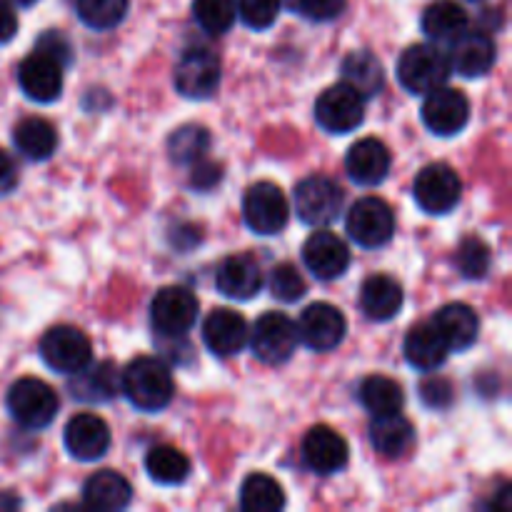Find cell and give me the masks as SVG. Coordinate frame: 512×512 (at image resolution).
Instances as JSON below:
<instances>
[{
    "label": "cell",
    "mask_w": 512,
    "mask_h": 512,
    "mask_svg": "<svg viewBox=\"0 0 512 512\" xmlns=\"http://www.w3.org/2000/svg\"><path fill=\"white\" fill-rule=\"evenodd\" d=\"M120 390L143 413H158L173 400V375L158 358L140 355L120 375Z\"/></svg>",
    "instance_id": "cell-1"
},
{
    "label": "cell",
    "mask_w": 512,
    "mask_h": 512,
    "mask_svg": "<svg viewBox=\"0 0 512 512\" xmlns=\"http://www.w3.org/2000/svg\"><path fill=\"white\" fill-rule=\"evenodd\" d=\"M8 413L28 430H43L55 420L60 408L58 393L40 378H20L5 395Z\"/></svg>",
    "instance_id": "cell-2"
},
{
    "label": "cell",
    "mask_w": 512,
    "mask_h": 512,
    "mask_svg": "<svg viewBox=\"0 0 512 512\" xmlns=\"http://www.w3.org/2000/svg\"><path fill=\"white\" fill-rule=\"evenodd\" d=\"M450 73L453 68H450L448 53L438 45H410L398 60L400 85L413 95H428L430 90L440 88L450 78Z\"/></svg>",
    "instance_id": "cell-3"
},
{
    "label": "cell",
    "mask_w": 512,
    "mask_h": 512,
    "mask_svg": "<svg viewBox=\"0 0 512 512\" xmlns=\"http://www.w3.org/2000/svg\"><path fill=\"white\" fill-rule=\"evenodd\" d=\"M255 358L265 365H283L298 348V325L285 313H263L248 333Z\"/></svg>",
    "instance_id": "cell-4"
},
{
    "label": "cell",
    "mask_w": 512,
    "mask_h": 512,
    "mask_svg": "<svg viewBox=\"0 0 512 512\" xmlns=\"http://www.w3.org/2000/svg\"><path fill=\"white\" fill-rule=\"evenodd\" d=\"M40 358L60 375H75L93 360V345L83 330L73 325H55L40 340Z\"/></svg>",
    "instance_id": "cell-5"
},
{
    "label": "cell",
    "mask_w": 512,
    "mask_h": 512,
    "mask_svg": "<svg viewBox=\"0 0 512 512\" xmlns=\"http://www.w3.org/2000/svg\"><path fill=\"white\" fill-rule=\"evenodd\" d=\"M345 203L343 188L325 175H310L300 180L293 193L295 215L305 225H330L340 215Z\"/></svg>",
    "instance_id": "cell-6"
},
{
    "label": "cell",
    "mask_w": 512,
    "mask_h": 512,
    "mask_svg": "<svg viewBox=\"0 0 512 512\" xmlns=\"http://www.w3.org/2000/svg\"><path fill=\"white\" fill-rule=\"evenodd\" d=\"M175 90L183 98L208 100L213 98L220 85V60L205 45H193L180 55L175 65Z\"/></svg>",
    "instance_id": "cell-7"
},
{
    "label": "cell",
    "mask_w": 512,
    "mask_h": 512,
    "mask_svg": "<svg viewBox=\"0 0 512 512\" xmlns=\"http://www.w3.org/2000/svg\"><path fill=\"white\" fill-rule=\"evenodd\" d=\"M463 195V183L458 173L445 163L425 165L413 185V198L418 208L428 215L453 213Z\"/></svg>",
    "instance_id": "cell-8"
},
{
    "label": "cell",
    "mask_w": 512,
    "mask_h": 512,
    "mask_svg": "<svg viewBox=\"0 0 512 512\" xmlns=\"http://www.w3.org/2000/svg\"><path fill=\"white\" fill-rule=\"evenodd\" d=\"M245 225L258 235H278L290 220V203L275 183L250 185L243 198Z\"/></svg>",
    "instance_id": "cell-9"
},
{
    "label": "cell",
    "mask_w": 512,
    "mask_h": 512,
    "mask_svg": "<svg viewBox=\"0 0 512 512\" xmlns=\"http://www.w3.org/2000/svg\"><path fill=\"white\" fill-rule=\"evenodd\" d=\"M365 118V98L348 83H338L315 100V120L333 135L353 133Z\"/></svg>",
    "instance_id": "cell-10"
},
{
    "label": "cell",
    "mask_w": 512,
    "mask_h": 512,
    "mask_svg": "<svg viewBox=\"0 0 512 512\" xmlns=\"http://www.w3.org/2000/svg\"><path fill=\"white\" fill-rule=\"evenodd\" d=\"M198 310V298L188 288L170 285V288L158 290V295L150 303V323H153L155 333L180 338L195 325Z\"/></svg>",
    "instance_id": "cell-11"
},
{
    "label": "cell",
    "mask_w": 512,
    "mask_h": 512,
    "mask_svg": "<svg viewBox=\"0 0 512 512\" xmlns=\"http://www.w3.org/2000/svg\"><path fill=\"white\" fill-rule=\"evenodd\" d=\"M345 225L353 243H358L360 248H383L393 240L395 213L385 200L360 198L350 208Z\"/></svg>",
    "instance_id": "cell-12"
},
{
    "label": "cell",
    "mask_w": 512,
    "mask_h": 512,
    "mask_svg": "<svg viewBox=\"0 0 512 512\" xmlns=\"http://www.w3.org/2000/svg\"><path fill=\"white\" fill-rule=\"evenodd\" d=\"M470 120V103L463 90L458 88H440L430 90L423 103V123L425 128L440 138L458 135Z\"/></svg>",
    "instance_id": "cell-13"
},
{
    "label": "cell",
    "mask_w": 512,
    "mask_h": 512,
    "mask_svg": "<svg viewBox=\"0 0 512 512\" xmlns=\"http://www.w3.org/2000/svg\"><path fill=\"white\" fill-rule=\"evenodd\" d=\"M348 333L345 315L330 303H313L303 310L298 323V340L315 353H330Z\"/></svg>",
    "instance_id": "cell-14"
},
{
    "label": "cell",
    "mask_w": 512,
    "mask_h": 512,
    "mask_svg": "<svg viewBox=\"0 0 512 512\" xmlns=\"http://www.w3.org/2000/svg\"><path fill=\"white\" fill-rule=\"evenodd\" d=\"M63 68L60 60L45 50L35 48L23 63L18 65V85L35 103H53L63 93Z\"/></svg>",
    "instance_id": "cell-15"
},
{
    "label": "cell",
    "mask_w": 512,
    "mask_h": 512,
    "mask_svg": "<svg viewBox=\"0 0 512 512\" xmlns=\"http://www.w3.org/2000/svg\"><path fill=\"white\" fill-rule=\"evenodd\" d=\"M65 448L80 463L100 460L110 448V428L103 418L93 413H80L65 425Z\"/></svg>",
    "instance_id": "cell-16"
},
{
    "label": "cell",
    "mask_w": 512,
    "mask_h": 512,
    "mask_svg": "<svg viewBox=\"0 0 512 512\" xmlns=\"http://www.w3.org/2000/svg\"><path fill=\"white\" fill-rule=\"evenodd\" d=\"M350 450L343 435L328 425H315L303 440V460L313 473L333 475L348 465Z\"/></svg>",
    "instance_id": "cell-17"
},
{
    "label": "cell",
    "mask_w": 512,
    "mask_h": 512,
    "mask_svg": "<svg viewBox=\"0 0 512 512\" xmlns=\"http://www.w3.org/2000/svg\"><path fill=\"white\" fill-rule=\"evenodd\" d=\"M303 260L318 280H335L348 270L350 250L330 230H318L303 245Z\"/></svg>",
    "instance_id": "cell-18"
},
{
    "label": "cell",
    "mask_w": 512,
    "mask_h": 512,
    "mask_svg": "<svg viewBox=\"0 0 512 512\" xmlns=\"http://www.w3.org/2000/svg\"><path fill=\"white\" fill-rule=\"evenodd\" d=\"M248 323L230 308H215L203 323V340L218 358H233L248 345Z\"/></svg>",
    "instance_id": "cell-19"
},
{
    "label": "cell",
    "mask_w": 512,
    "mask_h": 512,
    "mask_svg": "<svg viewBox=\"0 0 512 512\" xmlns=\"http://www.w3.org/2000/svg\"><path fill=\"white\" fill-rule=\"evenodd\" d=\"M390 163H393V158H390L388 145L378 138H363L353 143V148L348 150V158H345L350 180L365 185V188L383 183L390 173Z\"/></svg>",
    "instance_id": "cell-20"
},
{
    "label": "cell",
    "mask_w": 512,
    "mask_h": 512,
    "mask_svg": "<svg viewBox=\"0 0 512 512\" xmlns=\"http://www.w3.org/2000/svg\"><path fill=\"white\" fill-rule=\"evenodd\" d=\"M450 68L463 78H483L495 65V40L478 30H465L453 40V50L448 55Z\"/></svg>",
    "instance_id": "cell-21"
},
{
    "label": "cell",
    "mask_w": 512,
    "mask_h": 512,
    "mask_svg": "<svg viewBox=\"0 0 512 512\" xmlns=\"http://www.w3.org/2000/svg\"><path fill=\"white\" fill-rule=\"evenodd\" d=\"M215 288L225 298L250 300L263 288V273L260 265L250 255H230L218 265L215 273Z\"/></svg>",
    "instance_id": "cell-22"
},
{
    "label": "cell",
    "mask_w": 512,
    "mask_h": 512,
    "mask_svg": "<svg viewBox=\"0 0 512 512\" xmlns=\"http://www.w3.org/2000/svg\"><path fill=\"white\" fill-rule=\"evenodd\" d=\"M430 323L438 328V333L443 335V340L448 343L450 353H460V350H468L470 345H475L480 333V320L470 305L465 303H453L445 305L435 313V318Z\"/></svg>",
    "instance_id": "cell-23"
},
{
    "label": "cell",
    "mask_w": 512,
    "mask_h": 512,
    "mask_svg": "<svg viewBox=\"0 0 512 512\" xmlns=\"http://www.w3.org/2000/svg\"><path fill=\"white\" fill-rule=\"evenodd\" d=\"M450 348L433 323H420L405 338V360L420 373H433L448 360Z\"/></svg>",
    "instance_id": "cell-24"
},
{
    "label": "cell",
    "mask_w": 512,
    "mask_h": 512,
    "mask_svg": "<svg viewBox=\"0 0 512 512\" xmlns=\"http://www.w3.org/2000/svg\"><path fill=\"white\" fill-rule=\"evenodd\" d=\"M133 500V488L128 480L115 470L93 473L83 485V503L100 512H115L128 508Z\"/></svg>",
    "instance_id": "cell-25"
},
{
    "label": "cell",
    "mask_w": 512,
    "mask_h": 512,
    "mask_svg": "<svg viewBox=\"0 0 512 512\" xmlns=\"http://www.w3.org/2000/svg\"><path fill=\"white\" fill-rule=\"evenodd\" d=\"M360 308L375 323L393 320L403 308V288L390 275H370L360 288Z\"/></svg>",
    "instance_id": "cell-26"
},
{
    "label": "cell",
    "mask_w": 512,
    "mask_h": 512,
    "mask_svg": "<svg viewBox=\"0 0 512 512\" xmlns=\"http://www.w3.org/2000/svg\"><path fill=\"white\" fill-rule=\"evenodd\" d=\"M70 393L83 403H108L120 393V373L110 360L95 363L93 368L85 365L73 375Z\"/></svg>",
    "instance_id": "cell-27"
},
{
    "label": "cell",
    "mask_w": 512,
    "mask_h": 512,
    "mask_svg": "<svg viewBox=\"0 0 512 512\" xmlns=\"http://www.w3.org/2000/svg\"><path fill=\"white\" fill-rule=\"evenodd\" d=\"M370 443L378 450V455L388 460H398L413 448L415 428L400 413L378 415V418H373V425H370Z\"/></svg>",
    "instance_id": "cell-28"
},
{
    "label": "cell",
    "mask_w": 512,
    "mask_h": 512,
    "mask_svg": "<svg viewBox=\"0 0 512 512\" xmlns=\"http://www.w3.org/2000/svg\"><path fill=\"white\" fill-rule=\"evenodd\" d=\"M468 13L460 3L438 0L423 13V33L435 43H453L468 30Z\"/></svg>",
    "instance_id": "cell-29"
},
{
    "label": "cell",
    "mask_w": 512,
    "mask_h": 512,
    "mask_svg": "<svg viewBox=\"0 0 512 512\" xmlns=\"http://www.w3.org/2000/svg\"><path fill=\"white\" fill-rule=\"evenodd\" d=\"M343 83H348L350 88L358 90L363 98H375V95L383 90L385 85V68L373 53L368 50H358V53H350L343 60Z\"/></svg>",
    "instance_id": "cell-30"
},
{
    "label": "cell",
    "mask_w": 512,
    "mask_h": 512,
    "mask_svg": "<svg viewBox=\"0 0 512 512\" xmlns=\"http://www.w3.org/2000/svg\"><path fill=\"white\" fill-rule=\"evenodd\" d=\"M13 143L28 160H48L58 148V133L43 118H25L15 125Z\"/></svg>",
    "instance_id": "cell-31"
},
{
    "label": "cell",
    "mask_w": 512,
    "mask_h": 512,
    "mask_svg": "<svg viewBox=\"0 0 512 512\" xmlns=\"http://www.w3.org/2000/svg\"><path fill=\"white\" fill-rule=\"evenodd\" d=\"M358 398L373 418L400 413L405 405V395L400 383H395L393 378H385V375H370V378H365L358 390Z\"/></svg>",
    "instance_id": "cell-32"
},
{
    "label": "cell",
    "mask_w": 512,
    "mask_h": 512,
    "mask_svg": "<svg viewBox=\"0 0 512 512\" xmlns=\"http://www.w3.org/2000/svg\"><path fill=\"white\" fill-rule=\"evenodd\" d=\"M240 508L245 512H278L285 508V493L275 478L253 473L240 488Z\"/></svg>",
    "instance_id": "cell-33"
},
{
    "label": "cell",
    "mask_w": 512,
    "mask_h": 512,
    "mask_svg": "<svg viewBox=\"0 0 512 512\" xmlns=\"http://www.w3.org/2000/svg\"><path fill=\"white\" fill-rule=\"evenodd\" d=\"M145 470L158 485H180L188 480L190 460L173 445H155L145 458Z\"/></svg>",
    "instance_id": "cell-34"
},
{
    "label": "cell",
    "mask_w": 512,
    "mask_h": 512,
    "mask_svg": "<svg viewBox=\"0 0 512 512\" xmlns=\"http://www.w3.org/2000/svg\"><path fill=\"white\" fill-rule=\"evenodd\" d=\"M210 148V133L203 125H183L175 130L168 140L170 158L180 165H193L195 160L205 158Z\"/></svg>",
    "instance_id": "cell-35"
},
{
    "label": "cell",
    "mask_w": 512,
    "mask_h": 512,
    "mask_svg": "<svg viewBox=\"0 0 512 512\" xmlns=\"http://www.w3.org/2000/svg\"><path fill=\"white\" fill-rule=\"evenodd\" d=\"M235 0H193V18L208 35H225L235 23Z\"/></svg>",
    "instance_id": "cell-36"
},
{
    "label": "cell",
    "mask_w": 512,
    "mask_h": 512,
    "mask_svg": "<svg viewBox=\"0 0 512 512\" xmlns=\"http://www.w3.org/2000/svg\"><path fill=\"white\" fill-rule=\"evenodd\" d=\"M78 18L93 30H110L128 13V0H75Z\"/></svg>",
    "instance_id": "cell-37"
},
{
    "label": "cell",
    "mask_w": 512,
    "mask_h": 512,
    "mask_svg": "<svg viewBox=\"0 0 512 512\" xmlns=\"http://www.w3.org/2000/svg\"><path fill=\"white\" fill-rule=\"evenodd\" d=\"M455 265L463 273V278L468 280H480L485 278L490 268V248L480 238L470 235L460 243L458 253H455Z\"/></svg>",
    "instance_id": "cell-38"
},
{
    "label": "cell",
    "mask_w": 512,
    "mask_h": 512,
    "mask_svg": "<svg viewBox=\"0 0 512 512\" xmlns=\"http://www.w3.org/2000/svg\"><path fill=\"white\" fill-rule=\"evenodd\" d=\"M270 293L280 303H295V300H300L305 295L303 275L290 263L275 265L273 273H270Z\"/></svg>",
    "instance_id": "cell-39"
},
{
    "label": "cell",
    "mask_w": 512,
    "mask_h": 512,
    "mask_svg": "<svg viewBox=\"0 0 512 512\" xmlns=\"http://www.w3.org/2000/svg\"><path fill=\"white\" fill-rule=\"evenodd\" d=\"M283 0H235V10L253 30H268L278 20Z\"/></svg>",
    "instance_id": "cell-40"
},
{
    "label": "cell",
    "mask_w": 512,
    "mask_h": 512,
    "mask_svg": "<svg viewBox=\"0 0 512 512\" xmlns=\"http://www.w3.org/2000/svg\"><path fill=\"white\" fill-rule=\"evenodd\" d=\"M283 3L313 23H328L343 13L348 0H283Z\"/></svg>",
    "instance_id": "cell-41"
},
{
    "label": "cell",
    "mask_w": 512,
    "mask_h": 512,
    "mask_svg": "<svg viewBox=\"0 0 512 512\" xmlns=\"http://www.w3.org/2000/svg\"><path fill=\"white\" fill-rule=\"evenodd\" d=\"M420 398H423V403L428 405V408L445 410L450 403H453V385H450L445 378L433 375V378H428L423 385H420Z\"/></svg>",
    "instance_id": "cell-42"
},
{
    "label": "cell",
    "mask_w": 512,
    "mask_h": 512,
    "mask_svg": "<svg viewBox=\"0 0 512 512\" xmlns=\"http://www.w3.org/2000/svg\"><path fill=\"white\" fill-rule=\"evenodd\" d=\"M220 178H223V168L213 160L200 158L190 165V185L195 190H210L213 185L220 183Z\"/></svg>",
    "instance_id": "cell-43"
},
{
    "label": "cell",
    "mask_w": 512,
    "mask_h": 512,
    "mask_svg": "<svg viewBox=\"0 0 512 512\" xmlns=\"http://www.w3.org/2000/svg\"><path fill=\"white\" fill-rule=\"evenodd\" d=\"M38 50H45V53H50L55 60H60L63 65H68L70 60H73V48L68 45V40H65L60 33H53V30H48L45 35H40Z\"/></svg>",
    "instance_id": "cell-44"
},
{
    "label": "cell",
    "mask_w": 512,
    "mask_h": 512,
    "mask_svg": "<svg viewBox=\"0 0 512 512\" xmlns=\"http://www.w3.org/2000/svg\"><path fill=\"white\" fill-rule=\"evenodd\" d=\"M18 33V15L10 0H0V45L10 43Z\"/></svg>",
    "instance_id": "cell-45"
},
{
    "label": "cell",
    "mask_w": 512,
    "mask_h": 512,
    "mask_svg": "<svg viewBox=\"0 0 512 512\" xmlns=\"http://www.w3.org/2000/svg\"><path fill=\"white\" fill-rule=\"evenodd\" d=\"M15 185H18V165L8 153L0 150V195L13 193Z\"/></svg>",
    "instance_id": "cell-46"
},
{
    "label": "cell",
    "mask_w": 512,
    "mask_h": 512,
    "mask_svg": "<svg viewBox=\"0 0 512 512\" xmlns=\"http://www.w3.org/2000/svg\"><path fill=\"white\" fill-rule=\"evenodd\" d=\"M10 3L20 5V8H30V5H35V3H38V0H10Z\"/></svg>",
    "instance_id": "cell-47"
}]
</instances>
